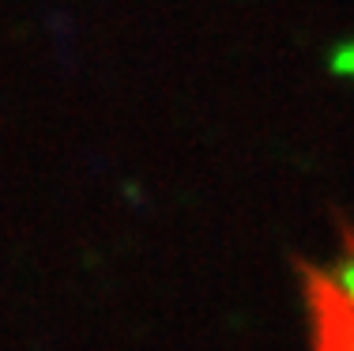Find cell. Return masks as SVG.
Returning a JSON list of instances; mask_svg holds the SVG:
<instances>
[{
	"instance_id": "cell-1",
	"label": "cell",
	"mask_w": 354,
	"mask_h": 351,
	"mask_svg": "<svg viewBox=\"0 0 354 351\" xmlns=\"http://www.w3.org/2000/svg\"><path fill=\"white\" fill-rule=\"evenodd\" d=\"M309 351H354V227L339 223L332 261H298Z\"/></svg>"
}]
</instances>
